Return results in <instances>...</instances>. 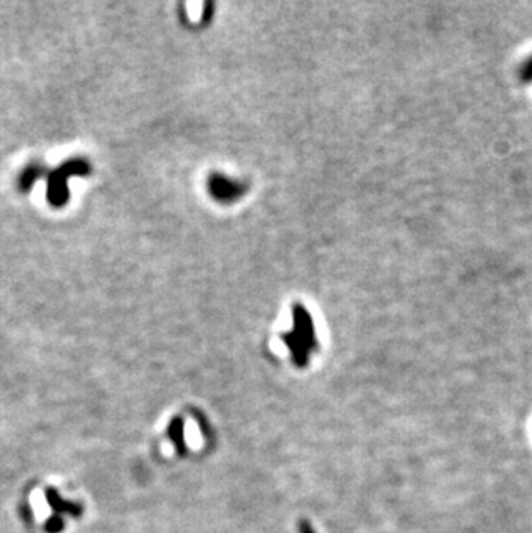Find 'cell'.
<instances>
[{"label": "cell", "mask_w": 532, "mask_h": 533, "mask_svg": "<svg viewBox=\"0 0 532 533\" xmlns=\"http://www.w3.org/2000/svg\"><path fill=\"white\" fill-rule=\"evenodd\" d=\"M520 78L522 82H531L532 80V57L529 60H525L520 67Z\"/></svg>", "instance_id": "3957f363"}, {"label": "cell", "mask_w": 532, "mask_h": 533, "mask_svg": "<svg viewBox=\"0 0 532 533\" xmlns=\"http://www.w3.org/2000/svg\"><path fill=\"white\" fill-rule=\"evenodd\" d=\"M210 192L214 199L221 202H232L244 194V185L225 178L221 174H213L210 178Z\"/></svg>", "instance_id": "7a4b0ae2"}, {"label": "cell", "mask_w": 532, "mask_h": 533, "mask_svg": "<svg viewBox=\"0 0 532 533\" xmlns=\"http://www.w3.org/2000/svg\"><path fill=\"white\" fill-rule=\"evenodd\" d=\"M292 316H294V328L287 335H282V340L291 349L294 363L298 366H304L308 363L309 354L316 349L313 319L301 304H296L292 308Z\"/></svg>", "instance_id": "6da1fadb"}]
</instances>
